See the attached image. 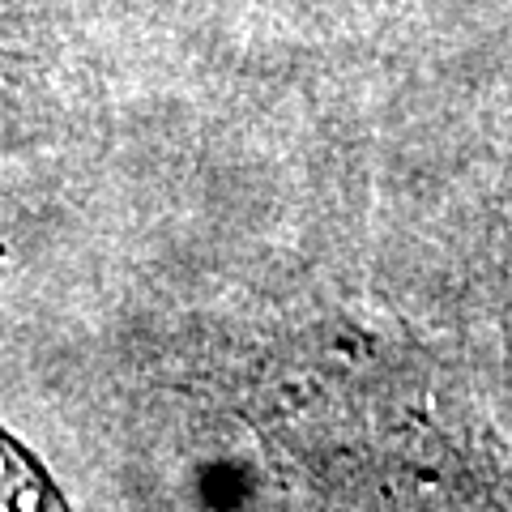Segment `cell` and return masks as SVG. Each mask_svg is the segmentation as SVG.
<instances>
[{"label": "cell", "instance_id": "1", "mask_svg": "<svg viewBox=\"0 0 512 512\" xmlns=\"http://www.w3.org/2000/svg\"><path fill=\"white\" fill-rule=\"evenodd\" d=\"M0 512H73L35 453L0 427Z\"/></svg>", "mask_w": 512, "mask_h": 512}]
</instances>
